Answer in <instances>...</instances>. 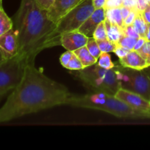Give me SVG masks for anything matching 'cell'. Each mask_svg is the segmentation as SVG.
I'll return each instance as SVG.
<instances>
[{
    "mask_svg": "<svg viewBox=\"0 0 150 150\" xmlns=\"http://www.w3.org/2000/svg\"><path fill=\"white\" fill-rule=\"evenodd\" d=\"M73 94L29 63L20 83L0 108V123L61 105H67Z\"/></svg>",
    "mask_w": 150,
    "mask_h": 150,
    "instance_id": "6da1fadb",
    "label": "cell"
},
{
    "mask_svg": "<svg viewBox=\"0 0 150 150\" xmlns=\"http://www.w3.org/2000/svg\"><path fill=\"white\" fill-rule=\"evenodd\" d=\"M18 38V54L29 63H35L37 55L45 48L61 45L57 24L50 21L47 10H41L36 0H21L13 19Z\"/></svg>",
    "mask_w": 150,
    "mask_h": 150,
    "instance_id": "7a4b0ae2",
    "label": "cell"
},
{
    "mask_svg": "<svg viewBox=\"0 0 150 150\" xmlns=\"http://www.w3.org/2000/svg\"><path fill=\"white\" fill-rule=\"evenodd\" d=\"M67 105L109 113L125 118H150V114L139 111L116 98L104 92H93L84 95H73Z\"/></svg>",
    "mask_w": 150,
    "mask_h": 150,
    "instance_id": "3957f363",
    "label": "cell"
},
{
    "mask_svg": "<svg viewBox=\"0 0 150 150\" xmlns=\"http://www.w3.org/2000/svg\"><path fill=\"white\" fill-rule=\"evenodd\" d=\"M78 76L93 92H104L115 96L121 88L118 73L116 69H105L98 64L79 70Z\"/></svg>",
    "mask_w": 150,
    "mask_h": 150,
    "instance_id": "277c9868",
    "label": "cell"
},
{
    "mask_svg": "<svg viewBox=\"0 0 150 150\" xmlns=\"http://www.w3.org/2000/svg\"><path fill=\"white\" fill-rule=\"evenodd\" d=\"M27 64L26 59L19 54L0 63V93L6 95L18 85Z\"/></svg>",
    "mask_w": 150,
    "mask_h": 150,
    "instance_id": "5b68a950",
    "label": "cell"
},
{
    "mask_svg": "<svg viewBox=\"0 0 150 150\" xmlns=\"http://www.w3.org/2000/svg\"><path fill=\"white\" fill-rule=\"evenodd\" d=\"M114 68L118 73L122 89L135 92L150 101V76L144 70H135L122 66Z\"/></svg>",
    "mask_w": 150,
    "mask_h": 150,
    "instance_id": "8992f818",
    "label": "cell"
},
{
    "mask_svg": "<svg viewBox=\"0 0 150 150\" xmlns=\"http://www.w3.org/2000/svg\"><path fill=\"white\" fill-rule=\"evenodd\" d=\"M95 10L92 0H83L57 23L56 32L62 35L66 32L79 30Z\"/></svg>",
    "mask_w": 150,
    "mask_h": 150,
    "instance_id": "52a82bcc",
    "label": "cell"
},
{
    "mask_svg": "<svg viewBox=\"0 0 150 150\" xmlns=\"http://www.w3.org/2000/svg\"><path fill=\"white\" fill-rule=\"evenodd\" d=\"M115 97L134 109L150 114V101L135 92L120 88Z\"/></svg>",
    "mask_w": 150,
    "mask_h": 150,
    "instance_id": "ba28073f",
    "label": "cell"
},
{
    "mask_svg": "<svg viewBox=\"0 0 150 150\" xmlns=\"http://www.w3.org/2000/svg\"><path fill=\"white\" fill-rule=\"evenodd\" d=\"M83 0H55L47 10L48 19L57 24L59 21Z\"/></svg>",
    "mask_w": 150,
    "mask_h": 150,
    "instance_id": "9c48e42d",
    "label": "cell"
},
{
    "mask_svg": "<svg viewBox=\"0 0 150 150\" xmlns=\"http://www.w3.org/2000/svg\"><path fill=\"white\" fill-rule=\"evenodd\" d=\"M18 38L13 28L0 36V52L4 59L16 57L18 54Z\"/></svg>",
    "mask_w": 150,
    "mask_h": 150,
    "instance_id": "30bf717a",
    "label": "cell"
},
{
    "mask_svg": "<svg viewBox=\"0 0 150 150\" xmlns=\"http://www.w3.org/2000/svg\"><path fill=\"white\" fill-rule=\"evenodd\" d=\"M89 38L79 30L66 32L61 35V45L67 51H74L87 43Z\"/></svg>",
    "mask_w": 150,
    "mask_h": 150,
    "instance_id": "8fae6325",
    "label": "cell"
},
{
    "mask_svg": "<svg viewBox=\"0 0 150 150\" xmlns=\"http://www.w3.org/2000/svg\"><path fill=\"white\" fill-rule=\"evenodd\" d=\"M105 10L104 7L95 9L92 15L81 26L79 31L88 38L93 37L94 32L98 25L105 20Z\"/></svg>",
    "mask_w": 150,
    "mask_h": 150,
    "instance_id": "7c38bea8",
    "label": "cell"
},
{
    "mask_svg": "<svg viewBox=\"0 0 150 150\" xmlns=\"http://www.w3.org/2000/svg\"><path fill=\"white\" fill-rule=\"evenodd\" d=\"M120 63L122 67L135 70H144L149 67L146 60L138 51L132 50L125 57L120 59Z\"/></svg>",
    "mask_w": 150,
    "mask_h": 150,
    "instance_id": "4fadbf2b",
    "label": "cell"
},
{
    "mask_svg": "<svg viewBox=\"0 0 150 150\" xmlns=\"http://www.w3.org/2000/svg\"><path fill=\"white\" fill-rule=\"evenodd\" d=\"M105 27H106L108 40H109L110 41H112V42L118 43V42L121 39L122 37L124 35L123 27L110 23L107 19L105 20Z\"/></svg>",
    "mask_w": 150,
    "mask_h": 150,
    "instance_id": "5bb4252c",
    "label": "cell"
},
{
    "mask_svg": "<svg viewBox=\"0 0 150 150\" xmlns=\"http://www.w3.org/2000/svg\"><path fill=\"white\" fill-rule=\"evenodd\" d=\"M73 53L79 57L84 67L96 64L98 62V59L90 54L86 45L76 50L73 51Z\"/></svg>",
    "mask_w": 150,
    "mask_h": 150,
    "instance_id": "9a60e30c",
    "label": "cell"
},
{
    "mask_svg": "<svg viewBox=\"0 0 150 150\" xmlns=\"http://www.w3.org/2000/svg\"><path fill=\"white\" fill-rule=\"evenodd\" d=\"M105 17L110 23L118 26H124V19L122 16L120 7H114V8L105 9Z\"/></svg>",
    "mask_w": 150,
    "mask_h": 150,
    "instance_id": "2e32d148",
    "label": "cell"
},
{
    "mask_svg": "<svg viewBox=\"0 0 150 150\" xmlns=\"http://www.w3.org/2000/svg\"><path fill=\"white\" fill-rule=\"evenodd\" d=\"M13 28V21L4 12V9H0V36Z\"/></svg>",
    "mask_w": 150,
    "mask_h": 150,
    "instance_id": "e0dca14e",
    "label": "cell"
},
{
    "mask_svg": "<svg viewBox=\"0 0 150 150\" xmlns=\"http://www.w3.org/2000/svg\"><path fill=\"white\" fill-rule=\"evenodd\" d=\"M133 26L136 29V32H138V34L140 35V37L145 38L146 31H147L148 29V23L145 21L141 13H139L137 17L136 18L133 23Z\"/></svg>",
    "mask_w": 150,
    "mask_h": 150,
    "instance_id": "ac0fdd59",
    "label": "cell"
},
{
    "mask_svg": "<svg viewBox=\"0 0 150 150\" xmlns=\"http://www.w3.org/2000/svg\"><path fill=\"white\" fill-rule=\"evenodd\" d=\"M86 46L87 47L88 50H89V51L90 52V54H92L94 57H95L97 59L99 58L100 54H102L100 49L99 45H98V41L94 38V37L89 38Z\"/></svg>",
    "mask_w": 150,
    "mask_h": 150,
    "instance_id": "d6986e66",
    "label": "cell"
},
{
    "mask_svg": "<svg viewBox=\"0 0 150 150\" xmlns=\"http://www.w3.org/2000/svg\"><path fill=\"white\" fill-rule=\"evenodd\" d=\"M97 64L100 67L105 69H112L115 67L114 64L111 61V56L108 54V53H102L98 59Z\"/></svg>",
    "mask_w": 150,
    "mask_h": 150,
    "instance_id": "ffe728a7",
    "label": "cell"
},
{
    "mask_svg": "<svg viewBox=\"0 0 150 150\" xmlns=\"http://www.w3.org/2000/svg\"><path fill=\"white\" fill-rule=\"evenodd\" d=\"M97 41H98V45H99L100 49L102 53L114 52L115 49L117 48V45H118V43L112 42V41H110L108 39L104 40Z\"/></svg>",
    "mask_w": 150,
    "mask_h": 150,
    "instance_id": "44dd1931",
    "label": "cell"
},
{
    "mask_svg": "<svg viewBox=\"0 0 150 150\" xmlns=\"http://www.w3.org/2000/svg\"><path fill=\"white\" fill-rule=\"evenodd\" d=\"M93 37L96 40H104L108 39L105 21H102L98 25L94 32Z\"/></svg>",
    "mask_w": 150,
    "mask_h": 150,
    "instance_id": "7402d4cb",
    "label": "cell"
},
{
    "mask_svg": "<svg viewBox=\"0 0 150 150\" xmlns=\"http://www.w3.org/2000/svg\"><path fill=\"white\" fill-rule=\"evenodd\" d=\"M136 38H130V37L126 36V35H123L118 42V45L122 47L127 48V49L132 51L134 49L135 45H136V42H137Z\"/></svg>",
    "mask_w": 150,
    "mask_h": 150,
    "instance_id": "603a6c76",
    "label": "cell"
},
{
    "mask_svg": "<svg viewBox=\"0 0 150 150\" xmlns=\"http://www.w3.org/2000/svg\"><path fill=\"white\" fill-rule=\"evenodd\" d=\"M65 68L70 70H83L85 67H83V64H82L81 60L79 59V57L74 54L73 57H72L71 60H70V62L67 64V65L66 66Z\"/></svg>",
    "mask_w": 150,
    "mask_h": 150,
    "instance_id": "cb8c5ba5",
    "label": "cell"
},
{
    "mask_svg": "<svg viewBox=\"0 0 150 150\" xmlns=\"http://www.w3.org/2000/svg\"><path fill=\"white\" fill-rule=\"evenodd\" d=\"M138 52L146 60L148 66L150 67V41H146L143 47L138 51Z\"/></svg>",
    "mask_w": 150,
    "mask_h": 150,
    "instance_id": "d4e9b609",
    "label": "cell"
},
{
    "mask_svg": "<svg viewBox=\"0 0 150 150\" xmlns=\"http://www.w3.org/2000/svg\"><path fill=\"white\" fill-rule=\"evenodd\" d=\"M123 32H124V35L130 37V38H136V39H139L140 38V35L138 34V32L134 29L133 25L123 26Z\"/></svg>",
    "mask_w": 150,
    "mask_h": 150,
    "instance_id": "484cf974",
    "label": "cell"
},
{
    "mask_svg": "<svg viewBox=\"0 0 150 150\" xmlns=\"http://www.w3.org/2000/svg\"><path fill=\"white\" fill-rule=\"evenodd\" d=\"M73 51H67L66 52H64V54H62L60 57V62H61V64L63 66V67L65 68L66 66L67 65L70 61L71 60L72 57H73Z\"/></svg>",
    "mask_w": 150,
    "mask_h": 150,
    "instance_id": "4316f807",
    "label": "cell"
},
{
    "mask_svg": "<svg viewBox=\"0 0 150 150\" xmlns=\"http://www.w3.org/2000/svg\"><path fill=\"white\" fill-rule=\"evenodd\" d=\"M139 14V13L136 10H132V11L130 12V13L128 15V16L124 20V26L133 25L135 19H136V18L137 17V16Z\"/></svg>",
    "mask_w": 150,
    "mask_h": 150,
    "instance_id": "83f0119b",
    "label": "cell"
},
{
    "mask_svg": "<svg viewBox=\"0 0 150 150\" xmlns=\"http://www.w3.org/2000/svg\"><path fill=\"white\" fill-rule=\"evenodd\" d=\"M54 1L55 0H36L38 7L43 10H48Z\"/></svg>",
    "mask_w": 150,
    "mask_h": 150,
    "instance_id": "f1b7e54d",
    "label": "cell"
},
{
    "mask_svg": "<svg viewBox=\"0 0 150 150\" xmlns=\"http://www.w3.org/2000/svg\"><path fill=\"white\" fill-rule=\"evenodd\" d=\"M123 0H107L105 4V9L114 8V7H121L122 6Z\"/></svg>",
    "mask_w": 150,
    "mask_h": 150,
    "instance_id": "f546056e",
    "label": "cell"
},
{
    "mask_svg": "<svg viewBox=\"0 0 150 150\" xmlns=\"http://www.w3.org/2000/svg\"><path fill=\"white\" fill-rule=\"evenodd\" d=\"M130 50L127 49V48H124V47H122L118 45L114 53L119 57V58L121 59V58H123L124 57H125V56L130 52Z\"/></svg>",
    "mask_w": 150,
    "mask_h": 150,
    "instance_id": "4dcf8cb0",
    "label": "cell"
},
{
    "mask_svg": "<svg viewBox=\"0 0 150 150\" xmlns=\"http://www.w3.org/2000/svg\"><path fill=\"white\" fill-rule=\"evenodd\" d=\"M148 5H149V2L147 1V0H137L136 10L142 14L146 10Z\"/></svg>",
    "mask_w": 150,
    "mask_h": 150,
    "instance_id": "1f68e13d",
    "label": "cell"
},
{
    "mask_svg": "<svg viewBox=\"0 0 150 150\" xmlns=\"http://www.w3.org/2000/svg\"><path fill=\"white\" fill-rule=\"evenodd\" d=\"M137 0H123L122 6L129 7L132 10H136Z\"/></svg>",
    "mask_w": 150,
    "mask_h": 150,
    "instance_id": "d6a6232c",
    "label": "cell"
},
{
    "mask_svg": "<svg viewBox=\"0 0 150 150\" xmlns=\"http://www.w3.org/2000/svg\"><path fill=\"white\" fill-rule=\"evenodd\" d=\"M146 42V38H142V37H140V38H139V39L137 40V42H136V45H135V47H134V51H139V50L141 49V48L143 47V45H144L145 42Z\"/></svg>",
    "mask_w": 150,
    "mask_h": 150,
    "instance_id": "836d02e7",
    "label": "cell"
},
{
    "mask_svg": "<svg viewBox=\"0 0 150 150\" xmlns=\"http://www.w3.org/2000/svg\"><path fill=\"white\" fill-rule=\"evenodd\" d=\"M142 16H143L144 19L145 20V21L149 24L150 23V4L147 6V7L146 8V10L142 13Z\"/></svg>",
    "mask_w": 150,
    "mask_h": 150,
    "instance_id": "e575fe53",
    "label": "cell"
},
{
    "mask_svg": "<svg viewBox=\"0 0 150 150\" xmlns=\"http://www.w3.org/2000/svg\"><path fill=\"white\" fill-rule=\"evenodd\" d=\"M107 0H92L94 7L95 9L102 8L105 7V4L106 3Z\"/></svg>",
    "mask_w": 150,
    "mask_h": 150,
    "instance_id": "d590c367",
    "label": "cell"
},
{
    "mask_svg": "<svg viewBox=\"0 0 150 150\" xmlns=\"http://www.w3.org/2000/svg\"><path fill=\"white\" fill-rule=\"evenodd\" d=\"M120 9H121L122 16L123 19L125 20V19L128 16V15L130 14V12L132 11V9L129 8V7H124V6H122V7H120Z\"/></svg>",
    "mask_w": 150,
    "mask_h": 150,
    "instance_id": "8d00e7d4",
    "label": "cell"
},
{
    "mask_svg": "<svg viewBox=\"0 0 150 150\" xmlns=\"http://www.w3.org/2000/svg\"><path fill=\"white\" fill-rule=\"evenodd\" d=\"M145 38H146V41H150V23L149 24H148V29H147V31H146V37H145Z\"/></svg>",
    "mask_w": 150,
    "mask_h": 150,
    "instance_id": "74e56055",
    "label": "cell"
},
{
    "mask_svg": "<svg viewBox=\"0 0 150 150\" xmlns=\"http://www.w3.org/2000/svg\"><path fill=\"white\" fill-rule=\"evenodd\" d=\"M4 58H3V57H2V55H1V52H0V63L2 61H4Z\"/></svg>",
    "mask_w": 150,
    "mask_h": 150,
    "instance_id": "f35d334b",
    "label": "cell"
},
{
    "mask_svg": "<svg viewBox=\"0 0 150 150\" xmlns=\"http://www.w3.org/2000/svg\"><path fill=\"white\" fill-rule=\"evenodd\" d=\"M4 96H5V95H3V94H1V93H0V101L1 100V99H3V98H4Z\"/></svg>",
    "mask_w": 150,
    "mask_h": 150,
    "instance_id": "ab89813d",
    "label": "cell"
},
{
    "mask_svg": "<svg viewBox=\"0 0 150 150\" xmlns=\"http://www.w3.org/2000/svg\"><path fill=\"white\" fill-rule=\"evenodd\" d=\"M2 0H0V9L2 8Z\"/></svg>",
    "mask_w": 150,
    "mask_h": 150,
    "instance_id": "60d3db41",
    "label": "cell"
},
{
    "mask_svg": "<svg viewBox=\"0 0 150 150\" xmlns=\"http://www.w3.org/2000/svg\"><path fill=\"white\" fill-rule=\"evenodd\" d=\"M147 1L149 2V4H150V0H147Z\"/></svg>",
    "mask_w": 150,
    "mask_h": 150,
    "instance_id": "b9f144b4",
    "label": "cell"
}]
</instances>
